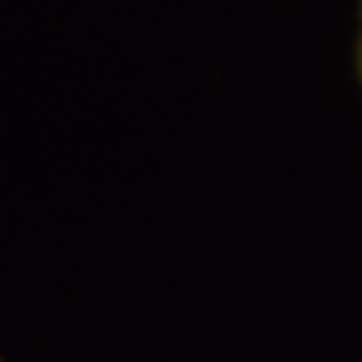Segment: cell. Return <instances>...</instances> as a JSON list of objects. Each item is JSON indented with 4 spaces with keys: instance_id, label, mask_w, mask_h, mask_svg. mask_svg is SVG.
Instances as JSON below:
<instances>
[{
    "instance_id": "obj_2",
    "label": "cell",
    "mask_w": 362,
    "mask_h": 362,
    "mask_svg": "<svg viewBox=\"0 0 362 362\" xmlns=\"http://www.w3.org/2000/svg\"><path fill=\"white\" fill-rule=\"evenodd\" d=\"M0 362H3V360H0Z\"/></svg>"
},
{
    "instance_id": "obj_1",
    "label": "cell",
    "mask_w": 362,
    "mask_h": 362,
    "mask_svg": "<svg viewBox=\"0 0 362 362\" xmlns=\"http://www.w3.org/2000/svg\"><path fill=\"white\" fill-rule=\"evenodd\" d=\"M357 67H360V76H362V16H360V40H357Z\"/></svg>"
}]
</instances>
